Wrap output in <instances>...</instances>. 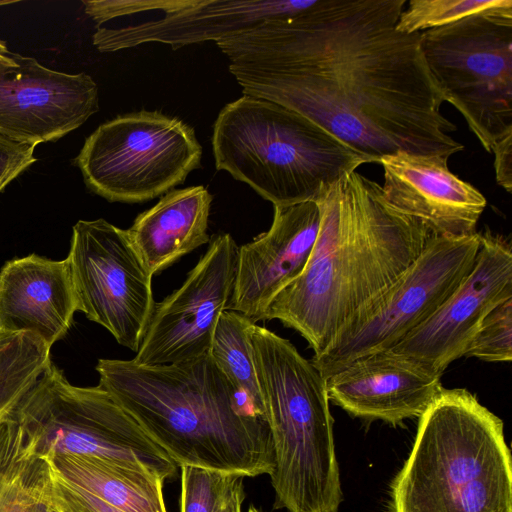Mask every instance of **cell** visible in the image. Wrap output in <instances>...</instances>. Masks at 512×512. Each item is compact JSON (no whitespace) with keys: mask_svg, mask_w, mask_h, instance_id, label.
Wrapping results in <instances>:
<instances>
[{"mask_svg":"<svg viewBox=\"0 0 512 512\" xmlns=\"http://www.w3.org/2000/svg\"><path fill=\"white\" fill-rule=\"evenodd\" d=\"M34 149L0 133V192L37 160Z\"/></svg>","mask_w":512,"mask_h":512,"instance_id":"f1b7e54d","label":"cell"},{"mask_svg":"<svg viewBox=\"0 0 512 512\" xmlns=\"http://www.w3.org/2000/svg\"><path fill=\"white\" fill-rule=\"evenodd\" d=\"M316 0H94L83 1L85 13L98 24L117 17L157 11L153 20L118 28L99 27L93 45L114 52L150 42L178 49L219 41L259 23L282 19L311 7Z\"/></svg>","mask_w":512,"mask_h":512,"instance_id":"7c38bea8","label":"cell"},{"mask_svg":"<svg viewBox=\"0 0 512 512\" xmlns=\"http://www.w3.org/2000/svg\"><path fill=\"white\" fill-rule=\"evenodd\" d=\"M50 468L123 512H167L163 481L144 470L95 457L52 454Z\"/></svg>","mask_w":512,"mask_h":512,"instance_id":"44dd1931","label":"cell"},{"mask_svg":"<svg viewBox=\"0 0 512 512\" xmlns=\"http://www.w3.org/2000/svg\"><path fill=\"white\" fill-rule=\"evenodd\" d=\"M316 201L321 222L307 266L262 320L277 319L296 330L319 355L358 310L409 268L432 235L357 171Z\"/></svg>","mask_w":512,"mask_h":512,"instance_id":"7a4b0ae2","label":"cell"},{"mask_svg":"<svg viewBox=\"0 0 512 512\" xmlns=\"http://www.w3.org/2000/svg\"><path fill=\"white\" fill-rule=\"evenodd\" d=\"M246 512H262L257 507L250 505Z\"/></svg>","mask_w":512,"mask_h":512,"instance_id":"d6a6232c","label":"cell"},{"mask_svg":"<svg viewBox=\"0 0 512 512\" xmlns=\"http://www.w3.org/2000/svg\"><path fill=\"white\" fill-rule=\"evenodd\" d=\"M12 61L11 52L9 51L6 43L0 40V62L11 63Z\"/></svg>","mask_w":512,"mask_h":512,"instance_id":"1f68e13d","label":"cell"},{"mask_svg":"<svg viewBox=\"0 0 512 512\" xmlns=\"http://www.w3.org/2000/svg\"><path fill=\"white\" fill-rule=\"evenodd\" d=\"M10 414L41 457H95L163 482L176 473L173 460L105 390L70 384L52 361Z\"/></svg>","mask_w":512,"mask_h":512,"instance_id":"52a82bcc","label":"cell"},{"mask_svg":"<svg viewBox=\"0 0 512 512\" xmlns=\"http://www.w3.org/2000/svg\"><path fill=\"white\" fill-rule=\"evenodd\" d=\"M254 322L232 310H225L217 323L210 355L238 394L258 416L266 418L248 329ZM267 420V419H266Z\"/></svg>","mask_w":512,"mask_h":512,"instance_id":"603a6c76","label":"cell"},{"mask_svg":"<svg viewBox=\"0 0 512 512\" xmlns=\"http://www.w3.org/2000/svg\"><path fill=\"white\" fill-rule=\"evenodd\" d=\"M494 153V170L496 182L508 193L512 191V132L507 133L495 142L491 153Z\"/></svg>","mask_w":512,"mask_h":512,"instance_id":"f546056e","label":"cell"},{"mask_svg":"<svg viewBox=\"0 0 512 512\" xmlns=\"http://www.w3.org/2000/svg\"><path fill=\"white\" fill-rule=\"evenodd\" d=\"M0 62V133L21 143L56 141L99 110L98 87L88 74L49 69L11 53Z\"/></svg>","mask_w":512,"mask_h":512,"instance_id":"9a60e30c","label":"cell"},{"mask_svg":"<svg viewBox=\"0 0 512 512\" xmlns=\"http://www.w3.org/2000/svg\"><path fill=\"white\" fill-rule=\"evenodd\" d=\"M480 243V232L431 236L409 268L358 310L311 362L326 379L361 357L393 348L465 280Z\"/></svg>","mask_w":512,"mask_h":512,"instance_id":"9c48e42d","label":"cell"},{"mask_svg":"<svg viewBox=\"0 0 512 512\" xmlns=\"http://www.w3.org/2000/svg\"><path fill=\"white\" fill-rule=\"evenodd\" d=\"M392 512H512L503 421L464 388H443L419 417L391 487Z\"/></svg>","mask_w":512,"mask_h":512,"instance_id":"277c9868","label":"cell"},{"mask_svg":"<svg viewBox=\"0 0 512 512\" xmlns=\"http://www.w3.org/2000/svg\"><path fill=\"white\" fill-rule=\"evenodd\" d=\"M481 243L472 270L459 287L420 326L390 349L435 376L464 356L484 318L512 298V246L490 230Z\"/></svg>","mask_w":512,"mask_h":512,"instance_id":"5bb4252c","label":"cell"},{"mask_svg":"<svg viewBox=\"0 0 512 512\" xmlns=\"http://www.w3.org/2000/svg\"><path fill=\"white\" fill-rule=\"evenodd\" d=\"M180 467V512H216L225 494L242 477L201 466Z\"/></svg>","mask_w":512,"mask_h":512,"instance_id":"484cf974","label":"cell"},{"mask_svg":"<svg viewBox=\"0 0 512 512\" xmlns=\"http://www.w3.org/2000/svg\"><path fill=\"white\" fill-rule=\"evenodd\" d=\"M243 477H240L228 490L216 512H242L244 500Z\"/></svg>","mask_w":512,"mask_h":512,"instance_id":"4dcf8cb0","label":"cell"},{"mask_svg":"<svg viewBox=\"0 0 512 512\" xmlns=\"http://www.w3.org/2000/svg\"><path fill=\"white\" fill-rule=\"evenodd\" d=\"M406 3L316 0L216 44L244 95L305 116L375 163L398 151L450 157L464 145L441 112L421 33L395 28Z\"/></svg>","mask_w":512,"mask_h":512,"instance_id":"6da1fadb","label":"cell"},{"mask_svg":"<svg viewBox=\"0 0 512 512\" xmlns=\"http://www.w3.org/2000/svg\"><path fill=\"white\" fill-rule=\"evenodd\" d=\"M441 377L390 350L361 357L326 378L329 401L354 417L396 425L420 417L443 389Z\"/></svg>","mask_w":512,"mask_h":512,"instance_id":"ac0fdd59","label":"cell"},{"mask_svg":"<svg viewBox=\"0 0 512 512\" xmlns=\"http://www.w3.org/2000/svg\"><path fill=\"white\" fill-rule=\"evenodd\" d=\"M320 222L317 201L274 206L269 230L238 248L228 310L261 321L272 300L307 266Z\"/></svg>","mask_w":512,"mask_h":512,"instance_id":"2e32d148","label":"cell"},{"mask_svg":"<svg viewBox=\"0 0 512 512\" xmlns=\"http://www.w3.org/2000/svg\"><path fill=\"white\" fill-rule=\"evenodd\" d=\"M67 258L77 310L136 353L155 301L152 275L127 231L104 219L80 220L73 226Z\"/></svg>","mask_w":512,"mask_h":512,"instance_id":"8fae6325","label":"cell"},{"mask_svg":"<svg viewBox=\"0 0 512 512\" xmlns=\"http://www.w3.org/2000/svg\"><path fill=\"white\" fill-rule=\"evenodd\" d=\"M77 301L68 258L31 254L0 271V332L32 333L50 347L71 327Z\"/></svg>","mask_w":512,"mask_h":512,"instance_id":"d6986e66","label":"cell"},{"mask_svg":"<svg viewBox=\"0 0 512 512\" xmlns=\"http://www.w3.org/2000/svg\"><path fill=\"white\" fill-rule=\"evenodd\" d=\"M51 512H123L90 494L71 485L49 466Z\"/></svg>","mask_w":512,"mask_h":512,"instance_id":"83f0119b","label":"cell"},{"mask_svg":"<svg viewBox=\"0 0 512 512\" xmlns=\"http://www.w3.org/2000/svg\"><path fill=\"white\" fill-rule=\"evenodd\" d=\"M47 460L11 415L0 421V512H51Z\"/></svg>","mask_w":512,"mask_h":512,"instance_id":"7402d4cb","label":"cell"},{"mask_svg":"<svg viewBox=\"0 0 512 512\" xmlns=\"http://www.w3.org/2000/svg\"><path fill=\"white\" fill-rule=\"evenodd\" d=\"M273 445L274 508L338 512L343 499L326 379L287 339L248 329Z\"/></svg>","mask_w":512,"mask_h":512,"instance_id":"5b68a950","label":"cell"},{"mask_svg":"<svg viewBox=\"0 0 512 512\" xmlns=\"http://www.w3.org/2000/svg\"><path fill=\"white\" fill-rule=\"evenodd\" d=\"M511 5L512 0H410L395 28L405 34L422 33Z\"/></svg>","mask_w":512,"mask_h":512,"instance_id":"d4e9b609","label":"cell"},{"mask_svg":"<svg viewBox=\"0 0 512 512\" xmlns=\"http://www.w3.org/2000/svg\"><path fill=\"white\" fill-rule=\"evenodd\" d=\"M486 362L512 359V298L493 309L483 320L464 354Z\"/></svg>","mask_w":512,"mask_h":512,"instance_id":"4316f807","label":"cell"},{"mask_svg":"<svg viewBox=\"0 0 512 512\" xmlns=\"http://www.w3.org/2000/svg\"><path fill=\"white\" fill-rule=\"evenodd\" d=\"M194 129L158 111L128 113L101 124L75 158L84 182L109 202L143 203L182 184L200 167Z\"/></svg>","mask_w":512,"mask_h":512,"instance_id":"30bf717a","label":"cell"},{"mask_svg":"<svg viewBox=\"0 0 512 512\" xmlns=\"http://www.w3.org/2000/svg\"><path fill=\"white\" fill-rule=\"evenodd\" d=\"M238 248L228 233L210 239L183 284L155 302L133 362L167 365L210 354L217 323L232 296Z\"/></svg>","mask_w":512,"mask_h":512,"instance_id":"4fadbf2b","label":"cell"},{"mask_svg":"<svg viewBox=\"0 0 512 512\" xmlns=\"http://www.w3.org/2000/svg\"><path fill=\"white\" fill-rule=\"evenodd\" d=\"M420 43L445 101L491 153L512 132V5L422 32Z\"/></svg>","mask_w":512,"mask_h":512,"instance_id":"ba28073f","label":"cell"},{"mask_svg":"<svg viewBox=\"0 0 512 512\" xmlns=\"http://www.w3.org/2000/svg\"><path fill=\"white\" fill-rule=\"evenodd\" d=\"M98 386L128 412L176 465L242 477L270 474L273 445L256 415L210 354L167 365L99 359Z\"/></svg>","mask_w":512,"mask_h":512,"instance_id":"3957f363","label":"cell"},{"mask_svg":"<svg viewBox=\"0 0 512 512\" xmlns=\"http://www.w3.org/2000/svg\"><path fill=\"white\" fill-rule=\"evenodd\" d=\"M449 157L398 151L384 155L382 194L396 210L418 220L432 236L476 232L486 198L448 167Z\"/></svg>","mask_w":512,"mask_h":512,"instance_id":"e0dca14e","label":"cell"},{"mask_svg":"<svg viewBox=\"0 0 512 512\" xmlns=\"http://www.w3.org/2000/svg\"><path fill=\"white\" fill-rule=\"evenodd\" d=\"M50 349L35 334L0 332V421L49 366Z\"/></svg>","mask_w":512,"mask_h":512,"instance_id":"cb8c5ba5","label":"cell"},{"mask_svg":"<svg viewBox=\"0 0 512 512\" xmlns=\"http://www.w3.org/2000/svg\"><path fill=\"white\" fill-rule=\"evenodd\" d=\"M212 195L204 186L172 189L127 229L129 239L153 276L210 242Z\"/></svg>","mask_w":512,"mask_h":512,"instance_id":"ffe728a7","label":"cell"},{"mask_svg":"<svg viewBox=\"0 0 512 512\" xmlns=\"http://www.w3.org/2000/svg\"><path fill=\"white\" fill-rule=\"evenodd\" d=\"M212 149L217 170L273 206L316 201L359 166L375 163L305 116L249 95L221 109Z\"/></svg>","mask_w":512,"mask_h":512,"instance_id":"8992f818","label":"cell"}]
</instances>
